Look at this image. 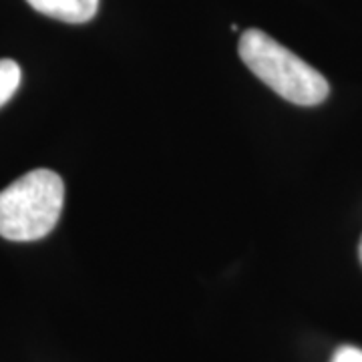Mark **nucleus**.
Segmentation results:
<instances>
[{"label": "nucleus", "mask_w": 362, "mask_h": 362, "mask_svg": "<svg viewBox=\"0 0 362 362\" xmlns=\"http://www.w3.org/2000/svg\"><path fill=\"white\" fill-rule=\"evenodd\" d=\"M238 52L262 83L290 103L314 107L324 103L330 93L328 81L320 71L258 28L244 30Z\"/></svg>", "instance_id": "f257e3e1"}, {"label": "nucleus", "mask_w": 362, "mask_h": 362, "mask_svg": "<svg viewBox=\"0 0 362 362\" xmlns=\"http://www.w3.org/2000/svg\"><path fill=\"white\" fill-rule=\"evenodd\" d=\"M65 206V183L51 169H33L0 192V235L35 242L54 230Z\"/></svg>", "instance_id": "f03ea898"}, {"label": "nucleus", "mask_w": 362, "mask_h": 362, "mask_svg": "<svg viewBox=\"0 0 362 362\" xmlns=\"http://www.w3.org/2000/svg\"><path fill=\"white\" fill-rule=\"evenodd\" d=\"M37 13L63 21L69 25H83L99 11V0H26Z\"/></svg>", "instance_id": "7ed1b4c3"}, {"label": "nucleus", "mask_w": 362, "mask_h": 362, "mask_svg": "<svg viewBox=\"0 0 362 362\" xmlns=\"http://www.w3.org/2000/svg\"><path fill=\"white\" fill-rule=\"evenodd\" d=\"M21 66L13 59H0V107L13 97L21 85Z\"/></svg>", "instance_id": "20e7f679"}, {"label": "nucleus", "mask_w": 362, "mask_h": 362, "mask_svg": "<svg viewBox=\"0 0 362 362\" xmlns=\"http://www.w3.org/2000/svg\"><path fill=\"white\" fill-rule=\"evenodd\" d=\"M330 362H362V349L356 346H340V349L332 354V361Z\"/></svg>", "instance_id": "39448f33"}, {"label": "nucleus", "mask_w": 362, "mask_h": 362, "mask_svg": "<svg viewBox=\"0 0 362 362\" xmlns=\"http://www.w3.org/2000/svg\"><path fill=\"white\" fill-rule=\"evenodd\" d=\"M361 262H362V242H361Z\"/></svg>", "instance_id": "423d86ee"}]
</instances>
